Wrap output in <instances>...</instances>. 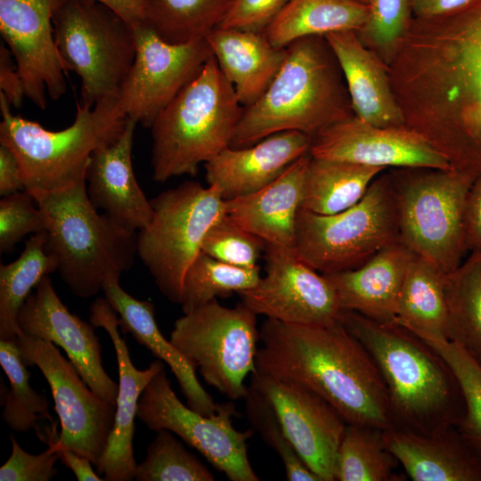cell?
I'll list each match as a JSON object with an SVG mask.
<instances>
[{"label": "cell", "instance_id": "5b68a950", "mask_svg": "<svg viewBox=\"0 0 481 481\" xmlns=\"http://www.w3.org/2000/svg\"><path fill=\"white\" fill-rule=\"evenodd\" d=\"M31 196L44 215L46 252L74 295L94 297L102 290L106 279L119 278L132 267L137 232L98 212L88 198L86 181Z\"/></svg>", "mask_w": 481, "mask_h": 481}, {"label": "cell", "instance_id": "7a4b0ae2", "mask_svg": "<svg viewBox=\"0 0 481 481\" xmlns=\"http://www.w3.org/2000/svg\"><path fill=\"white\" fill-rule=\"evenodd\" d=\"M257 371L297 382L326 400L348 424L395 428L382 376L339 320L325 326L266 318Z\"/></svg>", "mask_w": 481, "mask_h": 481}, {"label": "cell", "instance_id": "e0dca14e", "mask_svg": "<svg viewBox=\"0 0 481 481\" xmlns=\"http://www.w3.org/2000/svg\"><path fill=\"white\" fill-rule=\"evenodd\" d=\"M61 0H0V34L21 77L25 97L44 110L67 90L53 18Z\"/></svg>", "mask_w": 481, "mask_h": 481}, {"label": "cell", "instance_id": "484cf974", "mask_svg": "<svg viewBox=\"0 0 481 481\" xmlns=\"http://www.w3.org/2000/svg\"><path fill=\"white\" fill-rule=\"evenodd\" d=\"M387 450L414 481H481V459L456 427L422 435L383 430Z\"/></svg>", "mask_w": 481, "mask_h": 481}, {"label": "cell", "instance_id": "ab89813d", "mask_svg": "<svg viewBox=\"0 0 481 481\" xmlns=\"http://www.w3.org/2000/svg\"><path fill=\"white\" fill-rule=\"evenodd\" d=\"M144 461L137 464V481H213L212 472L167 429L157 431Z\"/></svg>", "mask_w": 481, "mask_h": 481}, {"label": "cell", "instance_id": "8992f818", "mask_svg": "<svg viewBox=\"0 0 481 481\" xmlns=\"http://www.w3.org/2000/svg\"><path fill=\"white\" fill-rule=\"evenodd\" d=\"M243 109L212 54L150 127L152 178L163 183L195 175L201 164L230 146Z\"/></svg>", "mask_w": 481, "mask_h": 481}, {"label": "cell", "instance_id": "7c38bea8", "mask_svg": "<svg viewBox=\"0 0 481 481\" xmlns=\"http://www.w3.org/2000/svg\"><path fill=\"white\" fill-rule=\"evenodd\" d=\"M257 315L241 302L226 307L213 299L178 318L170 340L208 385L230 400L244 399V380L257 371Z\"/></svg>", "mask_w": 481, "mask_h": 481}, {"label": "cell", "instance_id": "bcb514c9", "mask_svg": "<svg viewBox=\"0 0 481 481\" xmlns=\"http://www.w3.org/2000/svg\"><path fill=\"white\" fill-rule=\"evenodd\" d=\"M288 0H232L219 28L263 32Z\"/></svg>", "mask_w": 481, "mask_h": 481}, {"label": "cell", "instance_id": "9a60e30c", "mask_svg": "<svg viewBox=\"0 0 481 481\" xmlns=\"http://www.w3.org/2000/svg\"><path fill=\"white\" fill-rule=\"evenodd\" d=\"M134 29L135 57L118 98L127 118L151 127L157 115L200 73L212 52L206 38L171 44L146 22Z\"/></svg>", "mask_w": 481, "mask_h": 481}, {"label": "cell", "instance_id": "1f68e13d", "mask_svg": "<svg viewBox=\"0 0 481 481\" xmlns=\"http://www.w3.org/2000/svg\"><path fill=\"white\" fill-rule=\"evenodd\" d=\"M445 276L414 254L403 282L395 322L419 337L445 338Z\"/></svg>", "mask_w": 481, "mask_h": 481}, {"label": "cell", "instance_id": "681fc988", "mask_svg": "<svg viewBox=\"0 0 481 481\" xmlns=\"http://www.w3.org/2000/svg\"><path fill=\"white\" fill-rule=\"evenodd\" d=\"M22 188L24 182L19 159L8 146L0 143V195L3 197Z\"/></svg>", "mask_w": 481, "mask_h": 481}, {"label": "cell", "instance_id": "277c9868", "mask_svg": "<svg viewBox=\"0 0 481 481\" xmlns=\"http://www.w3.org/2000/svg\"><path fill=\"white\" fill-rule=\"evenodd\" d=\"M302 37L286 46L284 61L268 88L243 109L231 147L250 146L284 131L313 138L352 116L335 68L337 60L325 37Z\"/></svg>", "mask_w": 481, "mask_h": 481}, {"label": "cell", "instance_id": "f546056e", "mask_svg": "<svg viewBox=\"0 0 481 481\" xmlns=\"http://www.w3.org/2000/svg\"><path fill=\"white\" fill-rule=\"evenodd\" d=\"M370 12L357 0H288L264 30L276 47L306 37H324L343 30H360Z\"/></svg>", "mask_w": 481, "mask_h": 481}, {"label": "cell", "instance_id": "cb8c5ba5", "mask_svg": "<svg viewBox=\"0 0 481 481\" xmlns=\"http://www.w3.org/2000/svg\"><path fill=\"white\" fill-rule=\"evenodd\" d=\"M324 37L344 74L355 116L376 126H406L386 63L355 31H336Z\"/></svg>", "mask_w": 481, "mask_h": 481}, {"label": "cell", "instance_id": "f35d334b", "mask_svg": "<svg viewBox=\"0 0 481 481\" xmlns=\"http://www.w3.org/2000/svg\"><path fill=\"white\" fill-rule=\"evenodd\" d=\"M420 338L430 345L452 371L463 399V413L455 427L481 459V365L461 346L444 337Z\"/></svg>", "mask_w": 481, "mask_h": 481}, {"label": "cell", "instance_id": "d590c367", "mask_svg": "<svg viewBox=\"0 0 481 481\" xmlns=\"http://www.w3.org/2000/svg\"><path fill=\"white\" fill-rule=\"evenodd\" d=\"M0 365L10 382V388L1 384L3 420L13 431L26 432L33 428L41 439L45 427H40L38 421L45 419L54 421L49 412L47 398L29 385L30 372L16 340H0Z\"/></svg>", "mask_w": 481, "mask_h": 481}, {"label": "cell", "instance_id": "c3c4849f", "mask_svg": "<svg viewBox=\"0 0 481 481\" xmlns=\"http://www.w3.org/2000/svg\"><path fill=\"white\" fill-rule=\"evenodd\" d=\"M0 92L11 106L18 108L25 97L24 86L13 56L5 44L0 45Z\"/></svg>", "mask_w": 481, "mask_h": 481}, {"label": "cell", "instance_id": "44dd1931", "mask_svg": "<svg viewBox=\"0 0 481 481\" xmlns=\"http://www.w3.org/2000/svg\"><path fill=\"white\" fill-rule=\"evenodd\" d=\"M90 322L109 334L119 373L114 426L106 450L96 466L97 472L104 481H130L135 479L137 466L133 437L138 402L148 383L165 364L157 359L144 370L135 368L126 340L119 335L118 314L105 298H98L92 303Z\"/></svg>", "mask_w": 481, "mask_h": 481}, {"label": "cell", "instance_id": "4fadbf2b", "mask_svg": "<svg viewBox=\"0 0 481 481\" xmlns=\"http://www.w3.org/2000/svg\"><path fill=\"white\" fill-rule=\"evenodd\" d=\"M232 402L206 416L184 405L174 392L165 366L151 379L138 402L136 418L150 429H167L201 453L232 481H258L248 456L253 430H237Z\"/></svg>", "mask_w": 481, "mask_h": 481}, {"label": "cell", "instance_id": "5bb4252c", "mask_svg": "<svg viewBox=\"0 0 481 481\" xmlns=\"http://www.w3.org/2000/svg\"><path fill=\"white\" fill-rule=\"evenodd\" d=\"M16 343L24 363L37 366L49 384L61 422L60 446L97 466L114 426L116 407L93 391L53 343L23 331Z\"/></svg>", "mask_w": 481, "mask_h": 481}, {"label": "cell", "instance_id": "9c48e42d", "mask_svg": "<svg viewBox=\"0 0 481 481\" xmlns=\"http://www.w3.org/2000/svg\"><path fill=\"white\" fill-rule=\"evenodd\" d=\"M400 240L391 174H380L364 196L333 215L299 208L293 249L322 274L358 268L383 248Z\"/></svg>", "mask_w": 481, "mask_h": 481}, {"label": "cell", "instance_id": "7402d4cb", "mask_svg": "<svg viewBox=\"0 0 481 481\" xmlns=\"http://www.w3.org/2000/svg\"><path fill=\"white\" fill-rule=\"evenodd\" d=\"M311 143L306 134L284 131L250 146H229L204 164L208 185L216 186L224 200L254 193L308 154Z\"/></svg>", "mask_w": 481, "mask_h": 481}, {"label": "cell", "instance_id": "74e56055", "mask_svg": "<svg viewBox=\"0 0 481 481\" xmlns=\"http://www.w3.org/2000/svg\"><path fill=\"white\" fill-rule=\"evenodd\" d=\"M260 267H240L217 260L201 251L188 268L180 305L183 314L216 298H226L253 288L260 280Z\"/></svg>", "mask_w": 481, "mask_h": 481}, {"label": "cell", "instance_id": "8fae6325", "mask_svg": "<svg viewBox=\"0 0 481 481\" xmlns=\"http://www.w3.org/2000/svg\"><path fill=\"white\" fill-rule=\"evenodd\" d=\"M53 23L62 62L80 78L79 103L92 108L118 95L135 57L134 27L90 0H61Z\"/></svg>", "mask_w": 481, "mask_h": 481}, {"label": "cell", "instance_id": "4316f807", "mask_svg": "<svg viewBox=\"0 0 481 481\" xmlns=\"http://www.w3.org/2000/svg\"><path fill=\"white\" fill-rule=\"evenodd\" d=\"M310 159L309 153L302 156L277 179L254 193L224 200L225 214L265 243L293 249Z\"/></svg>", "mask_w": 481, "mask_h": 481}, {"label": "cell", "instance_id": "f5cc1de1", "mask_svg": "<svg viewBox=\"0 0 481 481\" xmlns=\"http://www.w3.org/2000/svg\"><path fill=\"white\" fill-rule=\"evenodd\" d=\"M109 7L133 27L145 21L146 0H90Z\"/></svg>", "mask_w": 481, "mask_h": 481}, {"label": "cell", "instance_id": "8d00e7d4", "mask_svg": "<svg viewBox=\"0 0 481 481\" xmlns=\"http://www.w3.org/2000/svg\"><path fill=\"white\" fill-rule=\"evenodd\" d=\"M383 430L346 423L337 452L335 480L399 481L397 459L384 443Z\"/></svg>", "mask_w": 481, "mask_h": 481}, {"label": "cell", "instance_id": "ac0fdd59", "mask_svg": "<svg viewBox=\"0 0 481 481\" xmlns=\"http://www.w3.org/2000/svg\"><path fill=\"white\" fill-rule=\"evenodd\" d=\"M250 386L272 404L296 452L322 481H334L337 452L346 422L307 387L257 371Z\"/></svg>", "mask_w": 481, "mask_h": 481}, {"label": "cell", "instance_id": "52a82bcc", "mask_svg": "<svg viewBox=\"0 0 481 481\" xmlns=\"http://www.w3.org/2000/svg\"><path fill=\"white\" fill-rule=\"evenodd\" d=\"M0 92V143L17 156L29 193L53 192L86 181L93 152L118 138L126 115L118 95L106 97L89 108L77 103L73 123L60 131L13 115Z\"/></svg>", "mask_w": 481, "mask_h": 481}, {"label": "cell", "instance_id": "2e32d148", "mask_svg": "<svg viewBox=\"0 0 481 481\" xmlns=\"http://www.w3.org/2000/svg\"><path fill=\"white\" fill-rule=\"evenodd\" d=\"M265 273L256 286L238 293L257 314L285 323L325 326L338 321L341 307L336 290L292 248L265 243Z\"/></svg>", "mask_w": 481, "mask_h": 481}, {"label": "cell", "instance_id": "f6af8a7d", "mask_svg": "<svg viewBox=\"0 0 481 481\" xmlns=\"http://www.w3.org/2000/svg\"><path fill=\"white\" fill-rule=\"evenodd\" d=\"M10 439L12 452L0 468L1 481H49L56 476L59 438L49 442L47 449L39 454L26 452L12 435Z\"/></svg>", "mask_w": 481, "mask_h": 481}, {"label": "cell", "instance_id": "11a10c76", "mask_svg": "<svg viewBox=\"0 0 481 481\" xmlns=\"http://www.w3.org/2000/svg\"><path fill=\"white\" fill-rule=\"evenodd\" d=\"M479 252H480V255H481V251H479Z\"/></svg>", "mask_w": 481, "mask_h": 481}, {"label": "cell", "instance_id": "db71d44e", "mask_svg": "<svg viewBox=\"0 0 481 481\" xmlns=\"http://www.w3.org/2000/svg\"><path fill=\"white\" fill-rule=\"evenodd\" d=\"M357 1L369 5L371 0H357Z\"/></svg>", "mask_w": 481, "mask_h": 481}, {"label": "cell", "instance_id": "816d5d0a", "mask_svg": "<svg viewBox=\"0 0 481 481\" xmlns=\"http://www.w3.org/2000/svg\"><path fill=\"white\" fill-rule=\"evenodd\" d=\"M57 452L59 460L74 473L78 481L103 480L99 474L94 471L92 468L93 464L87 458L72 450L61 447L60 444Z\"/></svg>", "mask_w": 481, "mask_h": 481}, {"label": "cell", "instance_id": "b9f144b4", "mask_svg": "<svg viewBox=\"0 0 481 481\" xmlns=\"http://www.w3.org/2000/svg\"><path fill=\"white\" fill-rule=\"evenodd\" d=\"M369 7L366 23L355 32L388 66L413 18L412 0H371Z\"/></svg>", "mask_w": 481, "mask_h": 481}, {"label": "cell", "instance_id": "d4e9b609", "mask_svg": "<svg viewBox=\"0 0 481 481\" xmlns=\"http://www.w3.org/2000/svg\"><path fill=\"white\" fill-rule=\"evenodd\" d=\"M413 255L398 240L383 248L358 268L324 275L333 285L342 310L392 323Z\"/></svg>", "mask_w": 481, "mask_h": 481}, {"label": "cell", "instance_id": "7bdbcfd3", "mask_svg": "<svg viewBox=\"0 0 481 481\" xmlns=\"http://www.w3.org/2000/svg\"><path fill=\"white\" fill-rule=\"evenodd\" d=\"M265 242L236 224L226 214L216 221L207 232L201 251L222 262L255 267Z\"/></svg>", "mask_w": 481, "mask_h": 481}, {"label": "cell", "instance_id": "ffe728a7", "mask_svg": "<svg viewBox=\"0 0 481 481\" xmlns=\"http://www.w3.org/2000/svg\"><path fill=\"white\" fill-rule=\"evenodd\" d=\"M17 323L21 331L62 348L93 391L116 407L118 385L102 366L95 327L69 311L48 275L20 308Z\"/></svg>", "mask_w": 481, "mask_h": 481}, {"label": "cell", "instance_id": "ee69618b", "mask_svg": "<svg viewBox=\"0 0 481 481\" xmlns=\"http://www.w3.org/2000/svg\"><path fill=\"white\" fill-rule=\"evenodd\" d=\"M44 215L26 190L0 200V252H8L26 235L45 231Z\"/></svg>", "mask_w": 481, "mask_h": 481}, {"label": "cell", "instance_id": "3957f363", "mask_svg": "<svg viewBox=\"0 0 481 481\" xmlns=\"http://www.w3.org/2000/svg\"><path fill=\"white\" fill-rule=\"evenodd\" d=\"M339 322L363 345L385 383L395 428L429 435L455 427L463 413L458 381L426 341L398 323L341 310Z\"/></svg>", "mask_w": 481, "mask_h": 481}, {"label": "cell", "instance_id": "f907efd6", "mask_svg": "<svg viewBox=\"0 0 481 481\" xmlns=\"http://www.w3.org/2000/svg\"><path fill=\"white\" fill-rule=\"evenodd\" d=\"M472 0H412V15L416 18H430L452 13Z\"/></svg>", "mask_w": 481, "mask_h": 481}, {"label": "cell", "instance_id": "836d02e7", "mask_svg": "<svg viewBox=\"0 0 481 481\" xmlns=\"http://www.w3.org/2000/svg\"><path fill=\"white\" fill-rule=\"evenodd\" d=\"M45 242V232H37L26 241L17 259L0 264V340H16L21 332L17 323L20 308L41 280L57 271Z\"/></svg>", "mask_w": 481, "mask_h": 481}, {"label": "cell", "instance_id": "603a6c76", "mask_svg": "<svg viewBox=\"0 0 481 481\" xmlns=\"http://www.w3.org/2000/svg\"><path fill=\"white\" fill-rule=\"evenodd\" d=\"M136 124L127 118L118 138L93 152L86 170V192L92 204L132 232L143 228L152 215L151 200L138 184L133 168Z\"/></svg>", "mask_w": 481, "mask_h": 481}, {"label": "cell", "instance_id": "6da1fadb", "mask_svg": "<svg viewBox=\"0 0 481 481\" xmlns=\"http://www.w3.org/2000/svg\"><path fill=\"white\" fill-rule=\"evenodd\" d=\"M405 126L453 169L481 175V0L413 17L387 66Z\"/></svg>", "mask_w": 481, "mask_h": 481}, {"label": "cell", "instance_id": "83f0119b", "mask_svg": "<svg viewBox=\"0 0 481 481\" xmlns=\"http://www.w3.org/2000/svg\"><path fill=\"white\" fill-rule=\"evenodd\" d=\"M102 291L105 299L118 315L121 331L130 333L138 343L169 366L186 398L187 405L206 416L215 414L221 404L214 402L199 381L196 368L171 340L163 336L156 322L153 303L129 295L122 289L117 277L106 279Z\"/></svg>", "mask_w": 481, "mask_h": 481}, {"label": "cell", "instance_id": "e575fe53", "mask_svg": "<svg viewBox=\"0 0 481 481\" xmlns=\"http://www.w3.org/2000/svg\"><path fill=\"white\" fill-rule=\"evenodd\" d=\"M232 0H146L145 21L164 41L184 44L221 24Z\"/></svg>", "mask_w": 481, "mask_h": 481}, {"label": "cell", "instance_id": "30bf717a", "mask_svg": "<svg viewBox=\"0 0 481 481\" xmlns=\"http://www.w3.org/2000/svg\"><path fill=\"white\" fill-rule=\"evenodd\" d=\"M150 222L137 232L136 251L159 291L180 304L184 275L210 226L225 214L215 185L185 181L150 200Z\"/></svg>", "mask_w": 481, "mask_h": 481}, {"label": "cell", "instance_id": "f1b7e54d", "mask_svg": "<svg viewBox=\"0 0 481 481\" xmlns=\"http://www.w3.org/2000/svg\"><path fill=\"white\" fill-rule=\"evenodd\" d=\"M206 39L243 108L250 106L262 96L286 56V47L274 46L264 31L218 27Z\"/></svg>", "mask_w": 481, "mask_h": 481}, {"label": "cell", "instance_id": "d6a6232c", "mask_svg": "<svg viewBox=\"0 0 481 481\" xmlns=\"http://www.w3.org/2000/svg\"><path fill=\"white\" fill-rule=\"evenodd\" d=\"M445 338L461 346L481 365V255L470 252L445 276Z\"/></svg>", "mask_w": 481, "mask_h": 481}, {"label": "cell", "instance_id": "ba28073f", "mask_svg": "<svg viewBox=\"0 0 481 481\" xmlns=\"http://www.w3.org/2000/svg\"><path fill=\"white\" fill-rule=\"evenodd\" d=\"M393 179L400 241L444 275L469 252L464 209L477 176L456 169L395 168Z\"/></svg>", "mask_w": 481, "mask_h": 481}, {"label": "cell", "instance_id": "d6986e66", "mask_svg": "<svg viewBox=\"0 0 481 481\" xmlns=\"http://www.w3.org/2000/svg\"><path fill=\"white\" fill-rule=\"evenodd\" d=\"M309 154L384 168L453 169L449 159L416 131L407 126H376L355 115L316 134Z\"/></svg>", "mask_w": 481, "mask_h": 481}, {"label": "cell", "instance_id": "7dc6e473", "mask_svg": "<svg viewBox=\"0 0 481 481\" xmlns=\"http://www.w3.org/2000/svg\"><path fill=\"white\" fill-rule=\"evenodd\" d=\"M464 232L468 251H481V175L473 182L466 198Z\"/></svg>", "mask_w": 481, "mask_h": 481}, {"label": "cell", "instance_id": "4dcf8cb0", "mask_svg": "<svg viewBox=\"0 0 481 481\" xmlns=\"http://www.w3.org/2000/svg\"><path fill=\"white\" fill-rule=\"evenodd\" d=\"M380 167L341 160H309L301 208L319 215H333L356 204L376 177Z\"/></svg>", "mask_w": 481, "mask_h": 481}, {"label": "cell", "instance_id": "60d3db41", "mask_svg": "<svg viewBox=\"0 0 481 481\" xmlns=\"http://www.w3.org/2000/svg\"><path fill=\"white\" fill-rule=\"evenodd\" d=\"M247 418L252 428L281 458L290 481H322L303 461L288 438L270 402L249 386L243 399Z\"/></svg>", "mask_w": 481, "mask_h": 481}]
</instances>
